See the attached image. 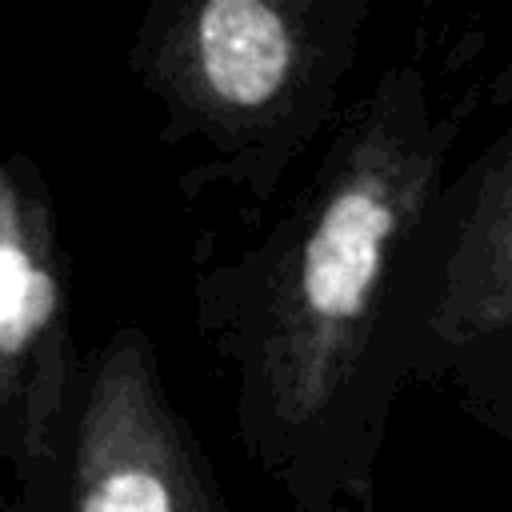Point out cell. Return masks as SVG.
<instances>
[{
    "instance_id": "1",
    "label": "cell",
    "mask_w": 512,
    "mask_h": 512,
    "mask_svg": "<svg viewBox=\"0 0 512 512\" xmlns=\"http://www.w3.org/2000/svg\"><path fill=\"white\" fill-rule=\"evenodd\" d=\"M444 128L420 80L380 84L336 144L260 284L252 388L264 416L308 424L352 380L384 288L436 188Z\"/></svg>"
},
{
    "instance_id": "2",
    "label": "cell",
    "mask_w": 512,
    "mask_h": 512,
    "mask_svg": "<svg viewBox=\"0 0 512 512\" xmlns=\"http://www.w3.org/2000/svg\"><path fill=\"white\" fill-rule=\"evenodd\" d=\"M324 52L320 4L308 0L168 4L148 28L160 92L216 140L284 128L316 92Z\"/></svg>"
},
{
    "instance_id": "3",
    "label": "cell",
    "mask_w": 512,
    "mask_h": 512,
    "mask_svg": "<svg viewBox=\"0 0 512 512\" xmlns=\"http://www.w3.org/2000/svg\"><path fill=\"white\" fill-rule=\"evenodd\" d=\"M72 512H212L200 456L136 328L104 348L72 432Z\"/></svg>"
},
{
    "instance_id": "4",
    "label": "cell",
    "mask_w": 512,
    "mask_h": 512,
    "mask_svg": "<svg viewBox=\"0 0 512 512\" xmlns=\"http://www.w3.org/2000/svg\"><path fill=\"white\" fill-rule=\"evenodd\" d=\"M68 396V292L52 212L20 164H0V448L48 460Z\"/></svg>"
},
{
    "instance_id": "5",
    "label": "cell",
    "mask_w": 512,
    "mask_h": 512,
    "mask_svg": "<svg viewBox=\"0 0 512 512\" xmlns=\"http://www.w3.org/2000/svg\"><path fill=\"white\" fill-rule=\"evenodd\" d=\"M508 324V160L504 144L492 156L488 184L464 216L456 256L448 264V292L440 328L456 340H476Z\"/></svg>"
}]
</instances>
